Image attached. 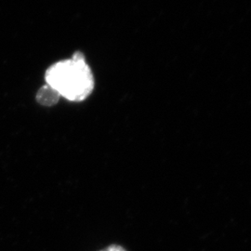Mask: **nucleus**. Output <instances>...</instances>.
<instances>
[{"label": "nucleus", "instance_id": "f257e3e1", "mask_svg": "<svg viewBox=\"0 0 251 251\" xmlns=\"http://www.w3.org/2000/svg\"><path fill=\"white\" fill-rule=\"evenodd\" d=\"M45 79L61 97L75 102L87 99L94 90L93 74L80 52L49 67Z\"/></svg>", "mask_w": 251, "mask_h": 251}, {"label": "nucleus", "instance_id": "f03ea898", "mask_svg": "<svg viewBox=\"0 0 251 251\" xmlns=\"http://www.w3.org/2000/svg\"><path fill=\"white\" fill-rule=\"evenodd\" d=\"M61 95L48 84L38 90L36 94L37 101L44 106H53L59 101Z\"/></svg>", "mask_w": 251, "mask_h": 251}, {"label": "nucleus", "instance_id": "7ed1b4c3", "mask_svg": "<svg viewBox=\"0 0 251 251\" xmlns=\"http://www.w3.org/2000/svg\"><path fill=\"white\" fill-rule=\"evenodd\" d=\"M126 251L124 248L120 247V246H117V245H112V246H109L106 249L102 250V251Z\"/></svg>", "mask_w": 251, "mask_h": 251}]
</instances>
